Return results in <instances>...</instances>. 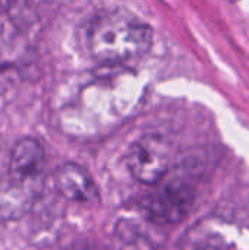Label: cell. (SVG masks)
<instances>
[{
	"label": "cell",
	"mask_w": 249,
	"mask_h": 250,
	"mask_svg": "<svg viewBox=\"0 0 249 250\" xmlns=\"http://www.w3.org/2000/svg\"><path fill=\"white\" fill-rule=\"evenodd\" d=\"M151 26L131 12L114 9L94 16L88 26L87 42L91 56L101 63L135 60L151 48Z\"/></svg>",
	"instance_id": "obj_1"
},
{
	"label": "cell",
	"mask_w": 249,
	"mask_h": 250,
	"mask_svg": "<svg viewBox=\"0 0 249 250\" xmlns=\"http://www.w3.org/2000/svg\"><path fill=\"white\" fill-rule=\"evenodd\" d=\"M172 146L157 135H145L136 139L128 152L131 174L144 185L160 183L169 171Z\"/></svg>",
	"instance_id": "obj_2"
},
{
	"label": "cell",
	"mask_w": 249,
	"mask_h": 250,
	"mask_svg": "<svg viewBox=\"0 0 249 250\" xmlns=\"http://www.w3.org/2000/svg\"><path fill=\"white\" fill-rule=\"evenodd\" d=\"M195 198V188L189 182L172 179L150 198L147 207L148 217L161 226L181 223L192 209Z\"/></svg>",
	"instance_id": "obj_3"
},
{
	"label": "cell",
	"mask_w": 249,
	"mask_h": 250,
	"mask_svg": "<svg viewBox=\"0 0 249 250\" xmlns=\"http://www.w3.org/2000/svg\"><path fill=\"white\" fill-rule=\"evenodd\" d=\"M54 186L69 201L79 204H97L100 192L90 173L78 164L68 163L54 173Z\"/></svg>",
	"instance_id": "obj_4"
},
{
	"label": "cell",
	"mask_w": 249,
	"mask_h": 250,
	"mask_svg": "<svg viewBox=\"0 0 249 250\" xmlns=\"http://www.w3.org/2000/svg\"><path fill=\"white\" fill-rule=\"evenodd\" d=\"M45 154L43 145L34 138H23L12 149L9 176L25 182H41Z\"/></svg>",
	"instance_id": "obj_5"
},
{
	"label": "cell",
	"mask_w": 249,
	"mask_h": 250,
	"mask_svg": "<svg viewBox=\"0 0 249 250\" xmlns=\"http://www.w3.org/2000/svg\"><path fill=\"white\" fill-rule=\"evenodd\" d=\"M41 188V182H25L10 176L0 182V217L19 218L32 205Z\"/></svg>",
	"instance_id": "obj_6"
},
{
	"label": "cell",
	"mask_w": 249,
	"mask_h": 250,
	"mask_svg": "<svg viewBox=\"0 0 249 250\" xmlns=\"http://www.w3.org/2000/svg\"><path fill=\"white\" fill-rule=\"evenodd\" d=\"M0 6L15 25H29L32 9L28 0H0Z\"/></svg>",
	"instance_id": "obj_7"
},
{
	"label": "cell",
	"mask_w": 249,
	"mask_h": 250,
	"mask_svg": "<svg viewBox=\"0 0 249 250\" xmlns=\"http://www.w3.org/2000/svg\"><path fill=\"white\" fill-rule=\"evenodd\" d=\"M229 1H233L235 3V1H239V0H229Z\"/></svg>",
	"instance_id": "obj_8"
},
{
	"label": "cell",
	"mask_w": 249,
	"mask_h": 250,
	"mask_svg": "<svg viewBox=\"0 0 249 250\" xmlns=\"http://www.w3.org/2000/svg\"><path fill=\"white\" fill-rule=\"evenodd\" d=\"M48 1H57V0H48Z\"/></svg>",
	"instance_id": "obj_9"
},
{
	"label": "cell",
	"mask_w": 249,
	"mask_h": 250,
	"mask_svg": "<svg viewBox=\"0 0 249 250\" xmlns=\"http://www.w3.org/2000/svg\"><path fill=\"white\" fill-rule=\"evenodd\" d=\"M0 29H1V23H0Z\"/></svg>",
	"instance_id": "obj_10"
}]
</instances>
